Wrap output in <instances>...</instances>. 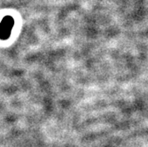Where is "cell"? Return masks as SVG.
I'll list each match as a JSON object with an SVG mask.
<instances>
[{
    "label": "cell",
    "mask_w": 148,
    "mask_h": 147,
    "mask_svg": "<svg viewBox=\"0 0 148 147\" xmlns=\"http://www.w3.org/2000/svg\"><path fill=\"white\" fill-rule=\"evenodd\" d=\"M14 26V20L11 16H5L0 22V39L6 40L10 37Z\"/></svg>",
    "instance_id": "cell-1"
}]
</instances>
